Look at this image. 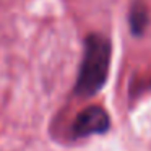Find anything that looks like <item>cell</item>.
<instances>
[{
    "label": "cell",
    "mask_w": 151,
    "mask_h": 151,
    "mask_svg": "<svg viewBox=\"0 0 151 151\" xmlns=\"http://www.w3.org/2000/svg\"><path fill=\"white\" fill-rule=\"evenodd\" d=\"M111 47L102 36L93 34L86 39L85 59L78 78V91L83 94H91L104 83L109 67Z\"/></svg>",
    "instance_id": "obj_1"
},
{
    "label": "cell",
    "mask_w": 151,
    "mask_h": 151,
    "mask_svg": "<svg viewBox=\"0 0 151 151\" xmlns=\"http://www.w3.org/2000/svg\"><path fill=\"white\" fill-rule=\"evenodd\" d=\"M107 128V115L98 107L86 109L80 114L75 124L76 135H89L94 132H102Z\"/></svg>",
    "instance_id": "obj_2"
}]
</instances>
